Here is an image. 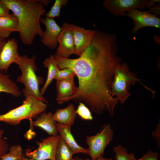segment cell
<instances>
[{"label": "cell", "instance_id": "6da1fadb", "mask_svg": "<svg viewBox=\"0 0 160 160\" xmlns=\"http://www.w3.org/2000/svg\"><path fill=\"white\" fill-rule=\"evenodd\" d=\"M117 39L113 34L96 30L78 58H63L54 55L59 69H71L78 80L76 93L64 99L61 104L70 100L81 102L96 114L107 110L113 115L118 101L111 96V86L115 68L122 60L117 56Z\"/></svg>", "mask_w": 160, "mask_h": 160}, {"label": "cell", "instance_id": "7a4b0ae2", "mask_svg": "<svg viewBox=\"0 0 160 160\" xmlns=\"http://www.w3.org/2000/svg\"><path fill=\"white\" fill-rule=\"evenodd\" d=\"M17 19L19 37L25 44L30 45L35 36L41 37L43 31L40 24L41 17L46 12L43 4L36 0H0Z\"/></svg>", "mask_w": 160, "mask_h": 160}, {"label": "cell", "instance_id": "3957f363", "mask_svg": "<svg viewBox=\"0 0 160 160\" xmlns=\"http://www.w3.org/2000/svg\"><path fill=\"white\" fill-rule=\"evenodd\" d=\"M36 59L35 55L31 57L25 55L19 56L15 63L18 65L21 74L17 78L16 81L24 85L22 93L25 98L32 96L47 104V101L41 95L39 90V85L43 83V79L36 74L37 67Z\"/></svg>", "mask_w": 160, "mask_h": 160}, {"label": "cell", "instance_id": "277c9868", "mask_svg": "<svg viewBox=\"0 0 160 160\" xmlns=\"http://www.w3.org/2000/svg\"><path fill=\"white\" fill-rule=\"evenodd\" d=\"M47 107L46 103L30 96L25 98L19 106L0 115V121L16 125L24 119L36 118L44 112Z\"/></svg>", "mask_w": 160, "mask_h": 160}, {"label": "cell", "instance_id": "5b68a950", "mask_svg": "<svg viewBox=\"0 0 160 160\" xmlns=\"http://www.w3.org/2000/svg\"><path fill=\"white\" fill-rule=\"evenodd\" d=\"M134 73L130 72L125 63L118 64L116 66L111 89L112 97L124 103L130 95L129 92L131 86L139 81Z\"/></svg>", "mask_w": 160, "mask_h": 160}, {"label": "cell", "instance_id": "8992f818", "mask_svg": "<svg viewBox=\"0 0 160 160\" xmlns=\"http://www.w3.org/2000/svg\"><path fill=\"white\" fill-rule=\"evenodd\" d=\"M113 134L110 124H105L95 135L86 137V142L88 146V155L91 159L103 156L105 148L112 140Z\"/></svg>", "mask_w": 160, "mask_h": 160}, {"label": "cell", "instance_id": "52a82bcc", "mask_svg": "<svg viewBox=\"0 0 160 160\" xmlns=\"http://www.w3.org/2000/svg\"><path fill=\"white\" fill-rule=\"evenodd\" d=\"M59 135L51 136L41 139L37 143L38 147L33 151H27L25 155L28 160H56L57 145L60 138Z\"/></svg>", "mask_w": 160, "mask_h": 160}, {"label": "cell", "instance_id": "ba28073f", "mask_svg": "<svg viewBox=\"0 0 160 160\" xmlns=\"http://www.w3.org/2000/svg\"><path fill=\"white\" fill-rule=\"evenodd\" d=\"M149 0H105L103 2L105 9L116 16L127 15L126 12L133 9L140 10L146 8Z\"/></svg>", "mask_w": 160, "mask_h": 160}, {"label": "cell", "instance_id": "9c48e42d", "mask_svg": "<svg viewBox=\"0 0 160 160\" xmlns=\"http://www.w3.org/2000/svg\"><path fill=\"white\" fill-rule=\"evenodd\" d=\"M127 15L131 18L134 24L132 32L135 33L142 28L146 27L160 28V19L157 15L148 11H142L137 9L127 12Z\"/></svg>", "mask_w": 160, "mask_h": 160}, {"label": "cell", "instance_id": "30bf717a", "mask_svg": "<svg viewBox=\"0 0 160 160\" xmlns=\"http://www.w3.org/2000/svg\"><path fill=\"white\" fill-rule=\"evenodd\" d=\"M57 42L59 45L54 55L59 57L68 58L71 54H74V45L69 24H63Z\"/></svg>", "mask_w": 160, "mask_h": 160}, {"label": "cell", "instance_id": "8fae6325", "mask_svg": "<svg viewBox=\"0 0 160 160\" xmlns=\"http://www.w3.org/2000/svg\"><path fill=\"white\" fill-rule=\"evenodd\" d=\"M74 45V54L80 56L93 38L95 30L85 29L69 24Z\"/></svg>", "mask_w": 160, "mask_h": 160}, {"label": "cell", "instance_id": "7c38bea8", "mask_svg": "<svg viewBox=\"0 0 160 160\" xmlns=\"http://www.w3.org/2000/svg\"><path fill=\"white\" fill-rule=\"evenodd\" d=\"M40 21L45 26L41 41L46 47L51 49H55L58 43L57 39L61 30L60 27L53 18L47 17L41 18Z\"/></svg>", "mask_w": 160, "mask_h": 160}, {"label": "cell", "instance_id": "4fadbf2b", "mask_svg": "<svg viewBox=\"0 0 160 160\" xmlns=\"http://www.w3.org/2000/svg\"><path fill=\"white\" fill-rule=\"evenodd\" d=\"M18 47L15 39L7 40L0 53V71L7 72L10 65L15 63L20 56Z\"/></svg>", "mask_w": 160, "mask_h": 160}, {"label": "cell", "instance_id": "5bb4252c", "mask_svg": "<svg viewBox=\"0 0 160 160\" xmlns=\"http://www.w3.org/2000/svg\"><path fill=\"white\" fill-rule=\"evenodd\" d=\"M56 128L59 135L72 151L73 154L81 153L88 154V150L80 146L76 141L71 132V127L56 123Z\"/></svg>", "mask_w": 160, "mask_h": 160}, {"label": "cell", "instance_id": "9a60e30c", "mask_svg": "<svg viewBox=\"0 0 160 160\" xmlns=\"http://www.w3.org/2000/svg\"><path fill=\"white\" fill-rule=\"evenodd\" d=\"M52 115L51 112H44L36 117L34 121H32V125L42 129L51 136L58 135L57 123L53 119Z\"/></svg>", "mask_w": 160, "mask_h": 160}, {"label": "cell", "instance_id": "2e32d148", "mask_svg": "<svg viewBox=\"0 0 160 160\" xmlns=\"http://www.w3.org/2000/svg\"><path fill=\"white\" fill-rule=\"evenodd\" d=\"M56 88L57 92L56 100L59 104H61L64 99L74 95L77 87L74 84V79L56 80Z\"/></svg>", "mask_w": 160, "mask_h": 160}, {"label": "cell", "instance_id": "e0dca14e", "mask_svg": "<svg viewBox=\"0 0 160 160\" xmlns=\"http://www.w3.org/2000/svg\"><path fill=\"white\" fill-rule=\"evenodd\" d=\"M76 116V109L72 103H70L65 108L57 109L52 115L57 123L70 127L74 124Z\"/></svg>", "mask_w": 160, "mask_h": 160}, {"label": "cell", "instance_id": "ac0fdd59", "mask_svg": "<svg viewBox=\"0 0 160 160\" xmlns=\"http://www.w3.org/2000/svg\"><path fill=\"white\" fill-rule=\"evenodd\" d=\"M17 19L12 13L9 16L0 17V37L6 39L14 32H18Z\"/></svg>", "mask_w": 160, "mask_h": 160}, {"label": "cell", "instance_id": "d6986e66", "mask_svg": "<svg viewBox=\"0 0 160 160\" xmlns=\"http://www.w3.org/2000/svg\"><path fill=\"white\" fill-rule=\"evenodd\" d=\"M43 65L48 70L47 78L45 82L40 90V93L43 95L48 87L51 84L59 70L54 55H51L43 61Z\"/></svg>", "mask_w": 160, "mask_h": 160}, {"label": "cell", "instance_id": "ffe728a7", "mask_svg": "<svg viewBox=\"0 0 160 160\" xmlns=\"http://www.w3.org/2000/svg\"><path fill=\"white\" fill-rule=\"evenodd\" d=\"M0 92H4L17 97L21 96L22 92L16 83L9 76L0 71Z\"/></svg>", "mask_w": 160, "mask_h": 160}, {"label": "cell", "instance_id": "44dd1931", "mask_svg": "<svg viewBox=\"0 0 160 160\" xmlns=\"http://www.w3.org/2000/svg\"><path fill=\"white\" fill-rule=\"evenodd\" d=\"M73 155L72 151L60 137L57 146L55 160H73Z\"/></svg>", "mask_w": 160, "mask_h": 160}, {"label": "cell", "instance_id": "7402d4cb", "mask_svg": "<svg viewBox=\"0 0 160 160\" xmlns=\"http://www.w3.org/2000/svg\"><path fill=\"white\" fill-rule=\"evenodd\" d=\"M21 146L15 145L10 146L8 152L1 157V160H27Z\"/></svg>", "mask_w": 160, "mask_h": 160}, {"label": "cell", "instance_id": "603a6c76", "mask_svg": "<svg viewBox=\"0 0 160 160\" xmlns=\"http://www.w3.org/2000/svg\"><path fill=\"white\" fill-rule=\"evenodd\" d=\"M113 151L116 160H135V159L133 153H128L127 149L120 145L115 147Z\"/></svg>", "mask_w": 160, "mask_h": 160}, {"label": "cell", "instance_id": "cb8c5ba5", "mask_svg": "<svg viewBox=\"0 0 160 160\" xmlns=\"http://www.w3.org/2000/svg\"><path fill=\"white\" fill-rule=\"evenodd\" d=\"M68 2L67 0H55L50 10L45 13L46 17L53 18L60 17L61 9Z\"/></svg>", "mask_w": 160, "mask_h": 160}, {"label": "cell", "instance_id": "d4e9b609", "mask_svg": "<svg viewBox=\"0 0 160 160\" xmlns=\"http://www.w3.org/2000/svg\"><path fill=\"white\" fill-rule=\"evenodd\" d=\"M76 113L81 119L86 120H92L93 118L91 113L85 105L80 102L76 110Z\"/></svg>", "mask_w": 160, "mask_h": 160}, {"label": "cell", "instance_id": "484cf974", "mask_svg": "<svg viewBox=\"0 0 160 160\" xmlns=\"http://www.w3.org/2000/svg\"><path fill=\"white\" fill-rule=\"evenodd\" d=\"M76 74L73 71L69 68L59 69L55 78L56 80L67 79H74Z\"/></svg>", "mask_w": 160, "mask_h": 160}, {"label": "cell", "instance_id": "4316f807", "mask_svg": "<svg viewBox=\"0 0 160 160\" xmlns=\"http://www.w3.org/2000/svg\"><path fill=\"white\" fill-rule=\"evenodd\" d=\"M159 154L157 152H153L151 150H148L140 159L135 160H159Z\"/></svg>", "mask_w": 160, "mask_h": 160}, {"label": "cell", "instance_id": "83f0119b", "mask_svg": "<svg viewBox=\"0 0 160 160\" xmlns=\"http://www.w3.org/2000/svg\"><path fill=\"white\" fill-rule=\"evenodd\" d=\"M9 145L3 137H0V157L6 153L9 150Z\"/></svg>", "mask_w": 160, "mask_h": 160}, {"label": "cell", "instance_id": "f1b7e54d", "mask_svg": "<svg viewBox=\"0 0 160 160\" xmlns=\"http://www.w3.org/2000/svg\"><path fill=\"white\" fill-rule=\"evenodd\" d=\"M10 11L4 4L0 1V17L10 15Z\"/></svg>", "mask_w": 160, "mask_h": 160}, {"label": "cell", "instance_id": "f546056e", "mask_svg": "<svg viewBox=\"0 0 160 160\" xmlns=\"http://www.w3.org/2000/svg\"><path fill=\"white\" fill-rule=\"evenodd\" d=\"M160 122L156 126L157 128L155 130L152 131V135L153 137L155 138L157 141V145L159 147H160Z\"/></svg>", "mask_w": 160, "mask_h": 160}, {"label": "cell", "instance_id": "4dcf8cb0", "mask_svg": "<svg viewBox=\"0 0 160 160\" xmlns=\"http://www.w3.org/2000/svg\"><path fill=\"white\" fill-rule=\"evenodd\" d=\"M160 3H157L156 4H154L152 6L149 8L148 11L150 12L153 13L156 15H160Z\"/></svg>", "mask_w": 160, "mask_h": 160}, {"label": "cell", "instance_id": "1f68e13d", "mask_svg": "<svg viewBox=\"0 0 160 160\" xmlns=\"http://www.w3.org/2000/svg\"><path fill=\"white\" fill-rule=\"evenodd\" d=\"M6 41V39L0 37V53Z\"/></svg>", "mask_w": 160, "mask_h": 160}, {"label": "cell", "instance_id": "d6a6232c", "mask_svg": "<svg viewBox=\"0 0 160 160\" xmlns=\"http://www.w3.org/2000/svg\"><path fill=\"white\" fill-rule=\"evenodd\" d=\"M84 160H113L112 158H106L104 157L103 156H100L96 159L92 160L91 159L86 158Z\"/></svg>", "mask_w": 160, "mask_h": 160}, {"label": "cell", "instance_id": "836d02e7", "mask_svg": "<svg viewBox=\"0 0 160 160\" xmlns=\"http://www.w3.org/2000/svg\"><path fill=\"white\" fill-rule=\"evenodd\" d=\"M36 1L37 2L42 3L44 6H47L50 1L49 0H36Z\"/></svg>", "mask_w": 160, "mask_h": 160}, {"label": "cell", "instance_id": "e575fe53", "mask_svg": "<svg viewBox=\"0 0 160 160\" xmlns=\"http://www.w3.org/2000/svg\"><path fill=\"white\" fill-rule=\"evenodd\" d=\"M4 134V131L0 129V137H3V135Z\"/></svg>", "mask_w": 160, "mask_h": 160}, {"label": "cell", "instance_id": "d590c367", "mask_svg": "<svg viewBox=\"0 0 160 160\" xmlns=\"http://www.w3.org/2000/svg\"><path fill=\"white\" fill-rule=\"evenodd\" d=\"M73 160H84L81 158H79L78 157H76L73 158Z\"/></svg>", "mask_w": 160, "mask_h": 160}, {"label": "cell", "instance_id": "8d00e7d4", "mask_svg": "<svg viewBox=\"0 0 160 160\" xmlns=\"http://www.w3.org/2000/svg\"><path fill=\"white\" fill-rule=\"evenodd\" d=\"M0 160H1V157H0Z\"/></svg>", "mask_w": 160, "mask_h": 160}]
</instances>
